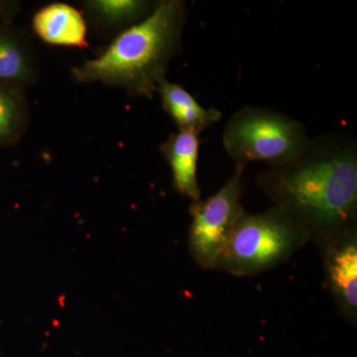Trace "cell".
Segmentation results:
<instances>
[{"label": "cell", "instance_id": "6", "mask_svg": "<svg viewBox=\"0 0 357 357\" xmlns=\"http://www.w3.org/2000/svg\"><path fill=\"white\" fill-rule=\"evenodd\" d=\"M323 263L324 285L340 316L357 323V225L328 236L318 245Z\"/></svg>", "mask_w": 357, "mask_h": 357}, {"label": "cell", "instance_id": "9", "mask_svg": "<svg viewBox=\"0 0 357 357\" xmlns=\"http://www.w3.org/2000/svg\"><path fill=\"white\" fill-rule=\"evenodd\" d=\"M157 93L161 96L162 107L170 115L182 131L199 134L222 119L217 109H204L196 98L177 84L166 77L158 84Z\"/></svg>", "mask_w": 357, "mask_h": 357}, {"label": "cell", "instance_id": "5", "mask_svg": "<svg viewBox=\"0 0 357 357\" xmlns=\"http://www.w3.org/2000/svg\"><path fill=\"white\" fill-rule=\"evenodd\" d=\"M243 164H236L234 175L222 189L208 199L192 202L188 248L194 261L204 270H217L218 262L244 213Z\"/></svg>", "mask_w": 357, "mask_h": 357}, {"label": "cell", "instance_id": "3", "mask_svg": "<svg viewBox=\"0 0 357 357\" xmlns=\"http://www.w3.org/2000/svg\"><path fill=\"white\" fill-rule=\"evenodd\" d=\"M307 243L306 234L275 206L256 215L244 211L217 270L234 276L263 273L287 261Z\"/></svg>", "mask_w": 357, "mask_h": 357}, {"label": "cell", "instance_id": "12", "mask_svg": "<svg viewBox=\"0 0 357 357\" xmlns=\"http://www.w3.org/2000/svg\"><path fill=\"white\" fill-rule=\"evenodd\" d=\"M25 123V109L17 95L0 86V142L17 137Z\"/></svg>", "mask_w": 357, "mask_h": 357}, {"label": "cell", "instance_id": "2", "mask_svg": "<svg viewBox=\"0 0 357 357\" xmlns=\"http://www.w3.org/2000/svg\"><path fill=\"white\" fill-rule=\"evenodd\" d=\"M187 6L181 0L155 4L144 20L121 32L98 57L73 69L77 83L119 86L151 98L180 49Z\"/></svg>", "mask_w": 357, "mask_h": 357}, {"label": "cell", "instance_id": "8", "mask_svg": "<svg viewBox=\"0 0 357 357\" xmlns=\"http://www.w3.org/2000/svg\"><path fill=\"white\" fill-rule=\"evenodd\" d=\"M33 29L48 44L79 48L86 45V21L69 4L53 3L40 9L33 17Z\"/></svg>", "mask_w": 357, "mask_h": 357}, {"label": "cell", "instance_id": "11", "mask_svg": "<svg viewBox=\"0 0 357 357\" xmlns=\"http://www.w3.org/2000/svg\"><path fill=\"white\" fill-rule=\"evenodd\" d=\"M0 79L15 83L34 79V68L24 46L3 32H0Z\"/></svg>", "mask_w": 357, "mask_h": 357}, {"label": "cell", "instance_id": "1", "mask_svg": "<svg viewBox=\"0 0 357 357\" xmlns=\"http://www.w3.org/2000/svg\"><path fill=\"white\" fill-rule=\"evenodd\" d=\"M257 184L316 245L357 225V149L345 136L312 140L305 153L270 167Z\"/></svg>", "mask_w": 357, "mask_h": 357}, {"label": "cell", "instance_id": "10", "mask_svg": "<svg viewBox=\"0 0 357 357\" xmlns=\"http://www.w3.org/2000/svg\"><path fill=\"white\" fill-rule=\"evenodd\" d=\"M93 20L105 27H121L140 20L151 11V4L140 0H93L86 1Z\"/></svg>", "mask_w": 357, "mask_h": 357}, {"label": "cell", "instance_id": "4", "mask_svg": "<svg viewBox=\"0 0 357 357\" xmlns=\"http://www.w3.org/2000/svg\"><path fill=\"white\" fill-rule=\"evenodd\" d=\"M223 147L236 164L262 161L278 166L305 153L312 139L301 122L261 107H244L229 119Z\"/></svg>", "mask_w": 357, "mask_h": 357}, {"label": "cell", "instance_id": "7", "mask_svg": "<svg viewBox=\"0 0 357 357\" xmlns=\"http://www.w3.org/2000/svg\"><path fill=\"white\" fill-rule=\"evenodd\" d=\"M199 134L178 131L160 147L172 170L173 185L182 196L192 202L201 199V190L197 178L199 148Z\"/></svg>", "mask_w": 357, "mask_h": 357}]
</instances>
